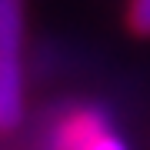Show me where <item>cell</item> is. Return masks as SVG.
I'll list each match as a JSON object with an SVG mask.
<instances>
[{
  "label": "cell",
  "instance_id": "6da1fadb",
  "mask_svg": "<svg viewBox=\"0 0 150 150\" xmlns=\"http://www.w3.org/2000/svg\"><path fill=\"white\" fill-rule=\"evenodd\" d=\"M23 40H27V0H0V134L20 127L27 107Z\"/></svg>",
  "mask_w": 150,
  "mask_h": 150
},
{
  "label": "cell",
  "instance_id": "7a4b0ae2",
  "mask_svg": "<svg viewBox=\"0 0 150 150\" xmlns=\"http://www.w3.org/2000/svg\"><path fill=\"white\" fill-rule=\"evenodd\" d=\"M107 127H110V120H107V113H103L100 107H77V110H70L67 117L57 123L54 150H83L100 130H107Z\"/></svg>",
  "mask_w": 150,
  "mask_h": 150
},
{
  "label": "cell",
  "instance_id": "3957f363",
  "mask_svg": "<svg viewBox=\"0 0 150 150\" xmlns=\"http://www.w3.org/2000/svg\"><path fill=\"white\" fill-rule=\"evenodd\" d=\"M127 27L137 37H150V0H130L127 4Z\"/></svg>",
  "mask_w": 150,
  "mask_h": 150
},
{
  "label": "cell",
  "instance_id": "277c9868",
  "mask_svg": "<svg viewBox=\"0 0 150 150\" xmlns=\"http://www.w3.org/2000/svg\"><path fill=\"white\" fill-rule=\"evenodd\" d=\"M83 150H130V147H127V140H123L120 134H113V127H107V130H100Z\"/></svg>",
  "mask_w": 150,
  "mask_h": 150
}]
</instances>
